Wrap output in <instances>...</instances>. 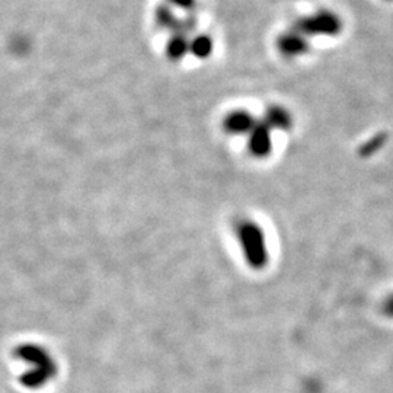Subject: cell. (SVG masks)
Wrapping results in <instances>:
<instances>
[{"label":"cell","instance_id":"6da1fadb","mask_svg":"<svg viewBox=\"0 0 393 393\" xmlns=\"http://www.w3.org/2000/svg\"><path fill=\"white\" fill-rule=\"evenodd\" d=\"M236 236L242 255L252 270H264L270 262L265 233L252 220H242L236 227Z\"/></svg>","mask_w":393,"mask_h":393},{"label":"cell","instance_id":"7a4b0ae2","mask_svg":"<svg viewBox=\"0 0 393 393\" xmlns=\"http://www.w3.org/2000/svg\"><path fill=\"white\" fill-rule=\"evenodd\" d=\"M293 29L309 37H337L341 34L342 21L331 10H318L312 15L302 16L293 25Z\"/></svg>","mask_w":393,"mask_h":393},{"label":"cell","instance_id":"3957f363","mask_svg":"<svg viewBox=\"0 0 393 393\" xmlns=\"http://www.w3.org/2000/svg\"><path fill=\"white\" fill-rule=\"evenodd\" d=\"M15 357L31 364L34 369L47 371L52 376V378H54V376L57 374V366L54 363V360L44 348L38 346H32V344H22V346H20L15 350Z\"/></svg>","mask_w":393,"mask_h":393},{"label":"cell","instance_id":"277c9868","mask_svg":"<svg viewBox=\"0 0 393 393\" xmlns=\"http://www.w3.org/2000/svg\"><path fill=\"white\" fill-rule=\"evenodd\" d=\"M248 151L256 159L267 157L272 151V131L264 121H256L248 134Z\"/></svg>","mask_w":393,"mask_h":393},{"label":"cell","instance_id":"5b68a950","mask_svg":"<svg viewBox=\"0 0 393 393\" xmlns=\"http://www.w3.org/2000/svg\"><path fill=\"white\" fill-rule=\"evenodd\" d=\"M275 44H277V50L280 52V54L288 59L306 54L310 47L309 38L302 36L300 32L294 31L293 28L290 31L283 32L282 36H278Z\"/></svg>","mask_w":393,"mask_h":393},{"label":"cell","instance_id":"8992f818","mask_svg":"<svg viewBox=\"0 0 393 393\" xmlns=\"http://www.w3.org/2000/svg\"><path fill=\"white\" fill-rule=\"evenodd\" d=\"M255 124L256 120L251 112L245 109H236L227 114L223 121V128L231 136H248Z\"/></svg>","mask_w":393,"mask_h":393},{"label":"cell","instance_id":"52a82bcc","mask_svg":"<svg viewBox=\"0 0 393 393\" xmlns=\"http://www.w3.org/2000/svg\"><path fill=\"white\" fill-rule=\"evenodd\" d=\"M270 128L272 130H280V131H288L293 127V117L284 107L280 105H272L267 108L264 118H262Z\"/></svg>","mask_w":393,"mask_h":393},{"label":"cell","instance_id":"ba28073f","mask_svg":"<svg viewBox=\"0 0 393 393\" xmlns=\"http://www.w3.org/2000/svg\"><path fill=\"white\" fill-rule=\"evenodd\" d=\"M190 53V38L183 34H172L168 45L167 54L172 61L184 59Z\"/></svg>","mask_w":393,"mask_h":393},{"label":"cell","instance_id":"9c48e42d","mask_svg":"<svg viewBox=\"0 0 393 393\" xmlns=\"http://www.w3.org/2000/svg\"><path fill=\"white\" fill-rule=\"evenodd\" d=\"M213 47H215L213 40L206 34L195 36L192 40H190V53L199 60L208 59L213 53Z\"/></svg>","mask_w":393,"mask_h":393},{"label":"cell","instance_id":"30bf717a","mask_svg":"<svg viewBox=\"0 0 393 393\" xmlns=\"http://www.w3.org/2000/svg\"><path fill=\"white\" fill-rule=\"evenodd\" d=\"M53 378L50 374H48L47 371L44 370H40V369H34L32 367L31 370L25 371L24 374H21V378H20V382L24 387L26 389H40L43 387L45 383L50 382Z\"/></svg>","mask_w":393,"mask_h":393},{"label":"cell","instance_id":"8fae6325","mask_svg":"<svg viewBox=\"0 0 393 393\" xmlns=\"http://www.w3.org/2000/svg\"><path fill=\"white\" fill-rule=\"evenodd\" d=\"M386 140H387L386 133H378V134L371 136L369 140H366L362 146H360L358 156L367 159V157L376 155L386 144Z\"/></svg>","mask_w":393,"mask_h":393},{"label":"cell","instance_id":"7c38bea8","mask_svg":"<svg viewBox=\"0 0 393 393\" xmlns=\"http://www.w3.org/2000/svg\"><path fill=\"white\" fill-rule=\"evenodd\" d=\"M156 20H157V24L162 26V28H165V29H171L174 31L176 24H178V18H176V15L175 12L172 10L171 6H160L157 9V13H156Z\"/></svg>","mask_w":393,"mask_h":393},{"label":"cell","instance_id":"4fadbf2b","mask_svg":"<svg viewBox=\"0 0 393 393\" xmlns=\"http://www.w3.org/2000/svg\"><path fill=\"white\" fill-rule=\"evenodd\" d=\"M196 29V20L194 15H188L187 18L178 20V24L175 26V29L172 31L174 34H183L185 37H190L192 32Z\"/></svg>","mask_w":393,"mask_h":393},{"label":"cell","instance_id":"5bb4252c","mask_svg":"<svg viewBox=\"0 0 393 393\" xmlns=\"http://www.w3.org/2000/svg\"><path fill=\"white\" fill-rule=\"evenodd\" d=\"M169 2H171L175 8H179V9H183V10L191 12V10L195 8L196 0H169Z\"/></svg>","mask_w":393,"mask_h":393},{"label":"cell","instance_id":"9a60e30c","mask_svg":"<svg viewBox=\"0 0 393 393\" xmlns=\"http://www.w3.org/2000/svg\"><path fill=\"white\" fill-rule=\"evenodd\" d=\"M383 312L386 314V316L393 319V294L386 299V302L383 305Z\"/></svg>","mask_w":393,"mask_h":393}]
</instances>
